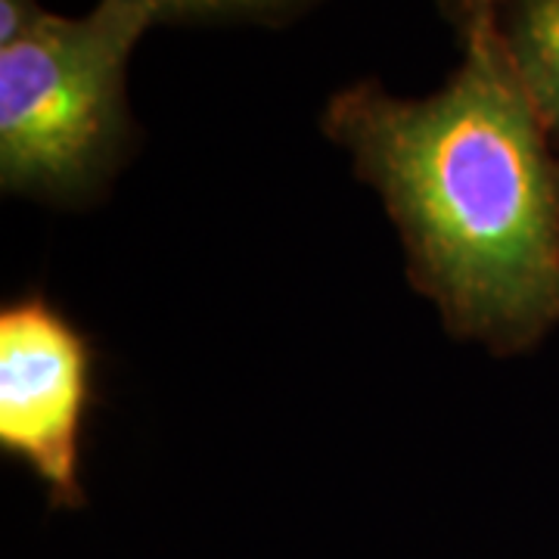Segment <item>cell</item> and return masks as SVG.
Masks as SVG:
<instances>
[{"mask_svg":"<svg viewBox=\"0 0 559 559\" xmlns=\"http://www.w3.org/2000/svg\"><path fill=\"white\" fill-rule=\"evenodd\" d=\"M153 20L128 0L50 16L0 47V187L16 197L87 200L134 143L128 60Z\"/></svg>","mask_w":559,"mask_h":559,"instance_id":"cell-2","label":"cell"},{"mask_svg":"<svg viewBox=\"0 0 559 559\" xmlns=\"http://www.w3.org/2000/svg\"><path fill=\"white\" fill-rule=\"evenodd\" d=\"M498 3L500 0H436L441 16L454 25L460 44L498 22Z\"/></svg>","mask_w":559,"mask_h":559,"instance_id":"cell-6","label":"cell"},{"mask_svg":"<svg viewBox=\"0 0 559 559\" xmlns=\"http://www.w3.org/2000/svg\"><path fill=\"white\" fill-rule=\"evenodd\" d=\"M91 404V348L40 296L0 311V448L22 460L57 507H79L81 426Z\"/></svg>","mask_w":559,"mask_h":559,"instance_id":"cell-3","label":"cell"},{"mask_svg":"<svg viewBox=\"0 0 559 559\" xmlns=\"http://www.w3.org/2000/svg\"><path fill=\"white\" fill-rule=\"evenodd\" d=\"M50 16L38 0H0V47L32 38Z\"/></svg>","mask_w":559,"mask_h":559,"instance_id":"cell-7","label":"cell"},{"mask_svg":"<svg viewBox=\"0 0 559 559\" xmlns=\"http://www.w3.org/2000/svg\"><path fill=\"white\" fill-rule=\"evenodd\" d=\"M153 25L187 22H283L305 13L318 0H128Z\"/></svg>","mask_w":559,"mask_h":559,"instance_id":"cell-5","label":"cell"},{"mask_svg":"<svg viewBox=\"0 0 559 559\" xmlns=\"http://www.w3.org/2000/svg\"><path fill=\"white\" fill-rule=\"evenodd\" d=\"M498 35L547 134L559 140V0H500Z\"/></svg>","mask_w":559,"mask_h":559,"instance_id":"cell-4","label":"cell"},{"mask_svg":"<svg viewBox=\"0 0 559 559\" xmlns=\"http://www.w3.org/2000/svg\"><path fill=\"white\" fill-rule=\"evenodd\" d=\"M460 47L436 94L355 81L330 97L320 128L380 193L407 277L441 323L520 355L559 326V156L498 22Z\"/></svg>","mask_w":559,"mask_h":559,"instance_id":"cell-1","label":"cell"}]
</instances>
